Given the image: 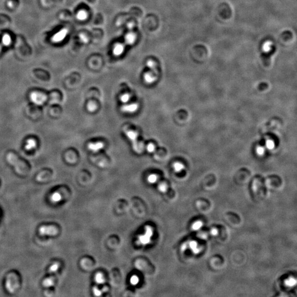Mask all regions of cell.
Segmentation results:
<instances>
[{
    "instance_id": "e0dca14e",
    "label": "cell",
    "mask_w": 297,
    "mask_h": 297,
    "mask_svg": "<svg viewBox=\"0 0 297 297\" xmlns=\"http://www.w3.org/2000/svg\"><path fill=\"white\" fill-rule=\"evenodd\" d=\"M189 246L194 253H197L199 252V249L198 248V245H197V243L193 241V242H190Z\"/></svg>"
},
{
    "instance_id": "603a6c76",
    "label": "cell",
    "mask_w": 297,
    "mask_h": 297,
    "mask_svg": "<svg viewBox=\"0 0 297 297\" xmlns=\"http://www.w3.org/2000/svg\"><path fill=\"white\" fill-rule=\"evenodd\" d=\"M203 225V223L200 221H198L197 222L194 223L193 225V228L195 230H198L201 228Z\"/></svg>"
},
{
    "instance_id": "8992f818",
    "label": "cell",
    "mask_w": 297,
    "mask_h": 297,
    "mask_svg": "<svg viewBox=\"0 0 297 297\" xmlns=\"http://www.w3.org/2000/svg\"><path fill=\"white\" fill-rule=\"evenodd\" d=\"M31 101L36 105H42L45 101L46 100V96L44 94L38 92H34L31 93Z\"/></svg>"
},
{
    "instance_id": "52a82bcc",
    "label": "cell",
    "mask_w": 297,
    "mask_h": 297,
    "mask_svg": "<svg viewBox=\"0 0 297 297\" xmlns=\"http://www.w3.org/2000/svg\"><path fill=\"white\" fill-rule=\"evenodd\" d=\"M138 109V105L136 103L131 104L129 105H124L122 106L121 110L123 112L133 114L136 112Z\"/></svg>"
},
{
    "instance_id": "4fadbf2b",
    "label": "cell",
    "mask_w": 297,
    "mask_h": 297,
    "mask_svg": "<svg viewBox=\"0 0 297 297\" xmlns=\"http://www.w3.org/2000/svg\"><path fill=\"white\" fill-rule=\"evenodd\" d=\"M157 179H158L157 176L155 174L149 175L148 177V183L150 184L155 183L157 182Z\"/></svg>"
},
{
    "instance_id": "3957f363",
    "label": "cell",
    "mask_w": 297,
    "mask_h": 297,
    "mask_svg": "<svg viewBox=\"0 0 297 297\" xmlns=\"http://www.w3.org/2000/svg\"><path fill=\"white\" fill-rule=\"evenodd\" d=\"M126 136H127L128 139L130 140L133 145V148L136 153H140L142 150V147L138 144L137 141V138L138 134L133 131H125Z\"/></svg>"
},
{
    "instance_id": "d4e9b609",
    "label": "cell",
    "mask_w": 297,
    "mask_h": 297,
    "mask_svg": "<svg viewBox=\"0 0 297 297\" xmlns=\"http://www.w3.org/2000/svg\"><path fill=\"white\" fill-rule=\"evenodd\" d=\"M258 153H260V154H262L263 152H264V150L262 148H259L258 149Z\"/></svg>"
},
{
    "instance_id": "5b68a950",
    "label": "cell",
    "mask_w": 297,
    "mask_h": 297,
    "mask_svg": "<svg viewBox=\"0 0 297 297\" xmlns=\"http://www.w3.org/2000/svg\"><path fill=\"white\" fill-rule=\"evenodd\" d=\"M41 236H54L58 233V229L55 226H43L39 230Z\"/></svg>"
},
{
    "instance_id": "6da1fadb",
    "label": "cell",
    "mask_w": 297,
    "mask_h": 297,
    "mask_svg": "<svg viewBox=\"0 0 297 297\" xmlns=\"http://www.w3.org/2000/svg\"><path fill=\"white\" fill-rule=\"evenodd\" d=\"M19 286V280L15 273H10L7 276L5 282V287L9 293L16 292Z\"/></svg>"
},
{
    "instance_id": "7a4b0ae2",
    "label": "cell",
    "mask_w": 297,
    "mask_h": 297,
    "mask_svg": "<svg viewBox=\"0 0 297 297\" xmlns=\"http://www.w3.org/2000/svg\"><path fill=\"white\" fill-rule=\"evenodd\" d=\"M60 267V264L58 262H54L53 265L50 267L48 269V274L50 276L44 280L43 284L45 287L49 288L53 286L55 284L56 274L58 269Z\"/></svg>"
},
{
    "instance_id": "cb8c5ba5",
    "label": "cell",
    "mask_w": 297,
    "mask_h": 297,
    "mask_svg": "<svg viewBox=\"0 0 297 297\" xmlns=\"http://www.w3.org/2000/svg\"><path fill=\"white\" fill-rule=\"evenodd\" d=\"M274 143L272 141H268L267 143V146H268L269 148H272L273 146H274Z\"/></svg>"
},
{
    "instance_id": "7c38bea8",
    "label": "cell",
    "mask_w": 297,
    "mask_h": 297,
    "mask_svg": "<svg viewBox=\"0 0 297 297\" xmlns=\"http://www.w3.org/2000/svg\"><path fill=\"white\" fill-rule=\"evenodd\" d=\"M144 79L146 83H148V84H151V83L154 82L156 78L153 77L151 74L147 73V74H145Z\"/></svg>"
},
{
    "instance_id": "ba28073f",
    "label": "cell",
    "mask_w": 297,
    "mask_h": 297,
    "mask_svg": "<svg viewBox=\"0 0 297 297\" xmlns=\"http://www.w3.org/2000/svg\"><path fill=\"white\" fill-rule=\"evenodd\" d=\"M104 144L102 142H96V143H91L87 145L88 148L94 153H97L100 151L101 149L104 148Z\"/></svg>"
},
{
    "instance_id": "ffe728a7",
    "label": "cell",
    "mask_w": 297,
    "mask_h": 297,
    "mask_svg": "<svg viewBox=\"0 0 297 297\" xmlns=\"http://www.w3.org/2000/svg\"><path fill=\"white\" fill-rule=\"evenodd\" d=\"M158 189L160 192L165 193L167 189V185L165 183H160L158 186Z\"/></svg>"
},
{
    "instance_id": "8fae6325",
    "label": "cell",
    "mask_w": 297,
    "mask_h": 297,
    "mask_svg": "<svg viewBox=\"0 0 297 297\" xmlns=\"http://www.w3.org/2000/svg\"><path fill=\"white\" fill-rule=\"evenodd\" d=\"M95 280L96 283H97L98 284H102L105 282L104 276L101 273H98L96 274Z\"/></svg>"
},
{
    "instance_id": "2e32d148",
    "label": "cell",
    "mask_w": 297,
    "mask_h": 297,
    "mask_svg": "<svg viewBox=\"0 0 297 297\" xmlns=\"http://www.w3.org/2000/svg\"><path fill=\"white\" fill-rule=\"evenodd\" d=\"M130 97H131V96H130L129 94H123L122 96H121L120 100L123 103L126 104L130 100Z\"/></svg>"
},
{
    "instance_id": "9c48e42d",
    "label": "cell",
    "mask_w": 297,
    "mask_h": 297,
    "mask_svg": "<svg viewBox=\"0 0 297 297\" xmlns=\"http://www.w3.org/2000/svg\"><path fill=\"white\" fill-rule=\"evenodd\" d=\"M62 198V197L61 194H60V193H59L58 192L53 193V195L51 197V201L54 202V203H57V202L61 201Z\"/></svg>"
},
{
    "instance_id": "277c9868",
    "label": "cell",
    "mask_w": 297,
    "mask_h": 297,
    "mask_svg": "<svg viewBox=\"0 0 297 297\" xmlns=\"http://www.w3.org/2000/svg\"><path fill=\"white\" fill-rule=\"evenodd\" d=\"M153 236V230L152 227L147 226L145 227V232L143 235H140L138 238V243L139 244L146 245L148 244Z\"/></svg>"
},
{
    "instance_id": "484cf974",
    "label": "cell",
    "mask_w": 297,
    "mask_h": 297,
    "mask_svg": "<svg viewBox=\"0 0 297 297\" xmlns=\"http://www.w3.org/2000/svg\"><path fill=\"white\" fill-rule=\"evenodd\" d=\"M211 233H212V234L215 235V234L217 233V231H216V230H215V229H213V230H212V231H211Z\"/></svg>"
},
{
    "instance_id": "30bf717a",
    "label": "cell",
    "mask_w": 297,
    "mask_h": 297,
    "mask_svg": "<svg viewBox=\"0 0 297 297\" xmlns=\"http://www.w3.org/2000/svg\"><path fill=\"white\" fill-rule=\"evenodd\" d=\"M36 142H35V140L34 139H29V140H27V142H26V150H31L33 148H34L35 146H36Z\"/></svg>"
},
{
    "instance_id": "5bb4252c",
    "label": "cell",
    "mask_w": 297,
    "mask_h": 297,
    "mask_svg": "<svg viewBox=\"0 0 297 297\" xmlns=\"http://www.w3.org/2000/svg\"><path fill=\"white\" fill-rule=\"evenodd\" d=\"M173 168L175 171L177 172H179L183 170L184 168V166L183 164L179 162H176L173 165Z\"/></svg>"
},
{
    "instance_id": "9a60e30c",
    "label": "cell",
    "mask_w": 297,
    "mask_h": 297,
    "mask_svg": "<svg viewBox=\"0 0 297 297\" xmlns=\"http://www.w3.org/2000/svg\"><path fill=\"white\" fill-rule=\"evenodd\" d=\"M87 109L89 112H94L97 109V106L94 102H90L87 105Z\"/></svg>"
},
{
    "instance_id": "ac0fdd59",
    "label": "cell",
    "mask_w": 297,
    "mask_h": 297,
    "mask_svg": "<svg viewBox=\"0 0 297 297\" xmlns=\"http://www.w3.org/2000/svg\"><path fill=\"white\" fill-rule=\"evenodd\" d=\"M139 279L137 276L133 275V276H131V278L130 279V282H131V285L136 286L139 283Z\"/></svg>"
},
{
    "instance_id": "7402d4cb",
    "label": "cell",
    "mask_w": 297,
    "mask_h": 297,
    "mask_svg": "<svg viewBox=\"0 0 297 297\" xmlns=\"http://www.w3.org/2000/svg\"><path fill=\"white\" fill-rule=\"evenodd\" d=\"M147 151H148L149 153H153L154 152L155 150V145L152 144V143H149L148 146H147Z\"/></svg>"
},
{
    "instance_id": "d6986e66",
    "label": "cell",
    "mask_w": 297,
    "mask_h": 297,
    "mask_svg": "<svg viewBox=\"0 0 297 297\" xmlns=\"http://www.w3.org/2000/svg\"><path fill=\"white\" fill-rule=\"evenodd\" d=\"M285 284L286 285L290 286V287H292L294 286L295 284H296V280L295 279L292 278V277H291L288 279V280H286L285 281Z\"/></svg>"
},
{
    "instance_id": "44dd1931",
    "label": "cell",
    "mask_w": 297,
    "mask_h": 297,
    "mask_svg": "<svg viewBox=\"0 0 297 297\" xmlns=\"http://www.w3.org/2000/svg\"><path fill=\"white\" fill-rule=\"evenodd\" d=\"M92 291H93L94 294L95 296H97V297L101 296L102 295V291H101L100 289H99L97 287H95L93 288Z\"/></svg>"
}]
</instances>
